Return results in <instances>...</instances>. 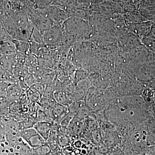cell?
<instances>
[{"instance_id": "277c9868", "label": "cell", "mask_w": 155, "mask_h": 155, "mask_svg": "<svg viewBox=\"0 0 155 155\" xmlns=\"http://www.w3.org/2000/svg\"><path fill=\"white\" fill-rule=\"evenodd\" d=\"M52 124L49 122H37L34 125L33 127L38 134L47 141L51 130Z\"/></svg>"}, {"instance_id": "8992f818", "label": "cell", "mask_w": 155, "mask_h": 155, "mask_svg": "<svg viewBox=\"0 0 155 155\" xmlns=\"http://www.w3.org/2000/svg\"><path fill=\"white\" fill-rule=\"evenodd\" d=\"M29 41H32L45 45L44 42L43 32L34 28Z\"/></svg>"}, {"instance_id": "30bf717a", "label": "cell", "mask_w": 155, "mask_h": 155, "mask_svg": "<svg viewBox=\"0 0 155 155\" xmlns=\"http://www.w3.org/2000/svg\"><path fill=\"white\" fill-rule=\"evenodd\" d=\"M74 16L73 17H78L86 20L87 14L85 11L82 9H78L75 10L74 12Z\"/></svg>"}, {"instance_id": "6da1fadb", "label": "cell", "mask_w": 155, "mask_h": 155, "mask_svg": "<svg viewBox=\"0 0 155 155\" xmlns=\"http://www.w3.org/2000/svg\"><path fill=\"white\" fill-rule=\"evenodd\" d=\"M45 45L50 48L57 47L62 42L63 31L61 25L54 24L43 32Z\"/></svg>"}, {"instance_id": "ba28073f", "label": "cell", "mask_w": 155, "mask_h": 155, "mask_svg": "<svg viewBox=\"0 0 155 155\" xmlns=\"http://www.w3.org/2000/svg\"><path fill=\"white\" fill-rule=\"evenodd\" d=\"M51 151L49 147L47 144L33 150V153L36 155H48Z\"/></svg>"}, {"instance_id": "7a4b0ae2", "label": "cell", "mask_w": 155, "mask_h": 155, "mask_svg": "<svg viewBox=\"0 0 155 155\" xmlns=\"http://www.w3.org/2000/svg\"><path fill=\"white\" fill-rule=\"evenodd\" d=\"M28 19L35 28L42 32L48 30L54 24L49 18L41 12L30 14Z\"/></svg>"}, {"instance_id": "52a82bcc", "label": "cell", "mask_w": 155, "mask_h": 155, "mask_svg": "<svg viewBox=\"0 0 155 155\" xmlns=\"http://www.w3.org/2000/svg\"><path fill=\"white\" fill-rule=\"evenodd\" d=\"M54 96L57 103L63 105H67L68 100L65 92L61 91H56L54 92Z\"/></svg>"}, {"instance_id": "5b68a950", "label": "cell", "mask_w": 155, "mask_h": 155, "mask_svg": "<svg viewBox=\"0 0 155 155\" xmlns=\"http://www.w3.org/2000/svg\"><path fill=\"white\" fill-rule=\"evenodd\" d=\"M67 108L66 106L57 103L51 110L53 122L60 123L63 117L67 114Z\"/></svg>"}, {"instance_id": "9c48e42d", "label": "cell", "mask_w": 155, "mask_h": 155, "mask_svg": "<svg viewBox=\"0 0 155 155\" xmlns=\"http://www.w3.org/2000/svg\"><path fill=\"white\" fill-rule=\"evenodd\" d=\"M45 87V84L41 82H36L31 85L29 88L37 92L42 97L44 94Z\"/></svg>"}, {"instance_id": "3957f363", "label": "cell", "mask_w": 155, "mask_h": 155, "mask_svg": "<svg viewBox=\"0 0 155 155\" xmlns=\"http://www.w3.org/2000/svg\"><path fill=\"white\" fill-rule=\"evenodd\" d=\"M34 27L28 20L25 25L19 27L16 31V36L18 40L29 42Z\"/></svg>"}]
</instances>
